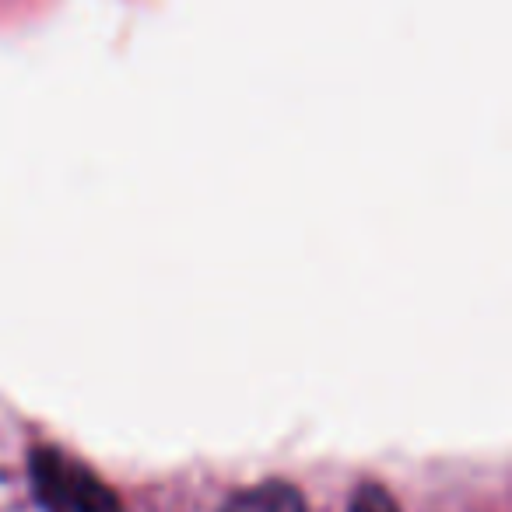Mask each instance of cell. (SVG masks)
<instances>
[{"label": "cell", "instance_id": "3", "mask_svg": "<svg viewBox=\"0 0 512 512\" xmlns=\"http://www.w3.org/2000/svg\"><path fill=\"white\" fill-rule=\"evenodd\" d=\"M348 512H400V509L383 484H362V488L351 495Z\"/></svg>", "mask_w": 512, "mask_h": 512}, {"label": "cell", "instance_id": "1", "mask_svg": "<svg viewBox=\"0 0 512 512\" xmlns=\"http://www.w3.org/2000/svg\"><path fill=\"white\" fill-rule=\"evenodd\" d=\"M32 498L43 512H123L120 498L106 481L57 446H39L29 453Z\"/></svg>", "mask_w": 512, "mask_h": 512}, {"label": "cell", "instance_id": "2", "mask_svg": "<svg viewBox=\"0 0 512 512\" xmlns=\"http://www.w3.org/2000/svg\"><path fill=\"white\" fill-rule=\"evenodd\" d=\"M221 512H306V498L295 484L285 481H264L249 484V488L235 491Z\"/></svg>", "mask_w": 512, "mask_h": 512}]
</instances>
